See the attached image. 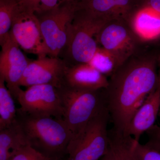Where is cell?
<instances>
[{
    "instance_id": "1",
    "label": "cell",
    "mask_w": 160,
    "mask_h": 160,
    "mask_svg": "<svg viewBox=\"0 0 160 160\" xmlns=\"http://www.w3.org/2000/svg\"><path fill=\"white\" fill-rule=\"evenodd\" d=\"M158 51L143 46L109 77L104 89L112 128L126 134L132 116L159 86Z\"/></svg>"
},
{
    "instance_id": "2",
    "label": "cell",
    "mask_w": 160,
    "mask_h": 160,
    "mask_svg": "<svg viewBox=\"0 0 160 160\" xmlns=\"http://www.w3.org/2000/svg\"><path fill=\"white\" fill-rule=\"evenodd\" d=\"M18 119L29 145L52 158L63 157L72 134L62 119L35 116L17 111Z\"/></svg>"
},
{
    "instance_id": "3",
    "label": "cell",
    "mask_w": 160,
    "mask_h": 160,
    "mask_svg": "<svg viewBox=\"0 0 160 160\" xmlns=\"http://www.w3.org/2000/svg\"><path fill=\"white\" fill-rule=\"evenodd\" d=\"M63 107L62 119L71 132L69 144L77 141L92 118L106 106L104 89L84 90L58 87Z\"/></svg>"
},
{
    "instance_id": "4",
    "label": "cell",
    "mask_w": 160,
    "mask_h": 160,
    "mask_svg": "<svg viewBox=\"0 0 160 160\" xmlns=\"http://www.w3.org/2000/svg\"><path fill=\"white\" fill-rule=\"evenodd\" d=\"M108 21L78 9L70 27L67 43L60 56L68 66L89 63L98 47L96 36Z\"/></svg>"
},
{
    "instance_id": "5",
    "label": "cell",
    "mask_w": 160,
    "mask_h": 160,
    "mask_svg": "<svg viewBox=\"0 0 160 160\" xmlns=\"http://www.w3.org/2000/svg\"><path fill=\"white\" fill-rule=\"evenodd\" d=\"M109 120L106 106L89 122L81 137L69 145L68 160H99L104 156L109 149Z\"/></svg>"
},
{
    "instance_id": "6",
    "label": "cell",
    "mask_w": 160,
    "mask_h": 160,
    "mask_svg": "<svg viewBox=\"0 0 160 160\" xmlns=\"http://www.w3.org/2000/svg\"><path fill=\"white\" fill-rule=\"evenodd\" d=\"M78 9V3L68 2L37 15L49 57H59L67 43L69 27Z\"/></svg>"
},
{
    "instance_id": "7",
    "label": "cell",
    "mask_w": 160,
    "mask_h": 160,
    "mask_svg": "<svg viewBox=\"0 0 160 160\" xmlns=\"http://www.w3.org/2000/svg\"><path fill=\"white\" fill-rule=\"evenodd\" d=\"M9 33L11 38L24 51L36 55L38 58L49 56V50L37 15L19 3L15 10Z\"/></svg>"
},
{
    "instance_id": "8",
    "label": "cell",
    "mask_w": 160,
    "mask_h": 160,
    "mask_svg": "<svg viewBox=\"0 0 160 160\" xmlns=\"http://www.w3.org/2000/svg\"><path fill=\"white\" fill-rule=\"evenodd\" d=\"M16 99L21 106L17 111L21 113L62 119V99L58 87L53 85H37L22 89Z\"/></svg>"
},
{
    "instance_id": "9",
    "label": "cell",
    "mask_w": 160,
    "mask_h": 160,
    "mask_svg": "<svg viewBox=\"0 0 160 160\" xmlns=\"http://www.w3.org/2000/svg\"><path fill=\"white\" fill-rule=\"evenodd\" d=\"M98 45L108 50L124 63L143 46L127 21L112 19L106 22L96 36Z\"/></svg>"
},
{
    "instance_id": "10",
    "label": "cell",
    "mask_w": 160,
    "mask_h": 160,
    "mask_svg": "<svg viewBox=\"0 0 160 160\" xmlns=\"http://www.w3.org/2000/svg\"><path fill=\"white\" fill-rule=\"evenodd\" d=\"M0 53V76L13 97L17 98L22 90L20 82L29 62L18 45L9 35L2 45Z\"/></svg>"
},
{
    "instance_id": "11",
    "label": "cell",
    "mask_w": 160,
    "mask_h": 160,
    "mask_svg": "<svg viewBox=\"0 0 160 160\" xmlns=\"http://www.w3.org/2000/svg\"><path fill=\"white\" fill-rule=\"evenodd\" d=\"M66 66L59 57L46 56L29 61L20 81V87L50 84L59 87Z\"/></svg>"
},
{
    "instance_id": "12",
    "label": "cell",
    "mask_w": 160,
    "mask_h": 160,
    "mask_svg": "<svg viewBox=\"0 0 160 160\" xmlns=\"http://www.w3.org/2000/svg\"><path fill=\"white\" fill-rule=\"evenodd\" d=\"M127 22L142 46L160 40V13L150 6L143 3Z\"/></svg>"
},
{
    "instance_id": "13",
    "label": "cell",
    "mask_w": 160,
    "mask_h": 160,
    "mask_svg": "<svg viewBox=\"0 0 160 160\" xmlns=\"http://www.w3.org/2000/svg\"><path fill=\"white\" fill-rule=\"evenodd\" d=\"M143 4V0H81L78 9L106 21L112 19L127 21Z\"/></svg>"
},
{
    "instance_id": "14",
    "label": "cell",
    "mask_w": 160,
    "mask_h": 160,
    "mask_svg": "<svg viewBox=\"0 0 160 160\" xmlns=\"http://www.w3.org/2000/svg\"><path fill=\"white\" fill-rule=\"evenodd\" d=\"M108 85L107 77L89 63H83L67 65L60 86L79 90H97L106 89Z\"/></svg>"
},
{
    "instance_id": "15",
    "label": "cell",
    "mask_w": 160,
    "mask_h": 160,
    "mask_svg": "<svg viewBox=\"0 0 160 160\" xmlns=\"http://www.w3.org/2000/svg\"><path fill=\"white\" fill-rule=\"evenodd\" d=\"M160 110V86L148 96L132 116L126 135L139 142L140 138L154 126Z\"/></svg>"
},
{
    "instance_id": "16",
    "label": "cell",
    "mask_w": 160,
    "mask_h": 160,
    "mask_svg": "<svg viewBox=\"0 0 160 160\" xmlns=\"http://www.w3.org/2000/svg\"><path fill=\"white\" fill-rule=\"evenodd\" d=\"M28 145L29 142L17 118L14 123L0 130V160H9L12 152Z\"/></svg>"
},
{
    "instance_id": "17",
    "label": "cell",
    "mask_w": 160,
    "mask_h": 160,
    "mask_svg": "<svg viewBox=\"0 0 160 160\" xmlns=\"http://www.w3.org/2000/svg\"><path fill=\"white\" fill-rule=\"evenodd\" d=\"M109 148L117 160H139L136 151L137 143L139 142L113 128L109 130Z\"/></svg>"
},
{
    "instance_id": "18",
    "label": "cell",
    "mask_w": 160,
    "mask_h": 160,
    "mask_svg": "<svg viewBox=\"0 0 160 160\" xmlns=\"http://www.w3.org/2000/svg\"><path fill=\"white\" fill-rule=\"evenodd\" d=\"M12 97L5 80L0 76V130L10 126L17 120V109Z\"/></svg>"
},
{
    "instance_id": "19",
    "label": "cell",
    "mask_w": 160,
    "mask_h": 160,
    "mask_svg": "<svg viewBox=\"0 0 160 160\" xmlns=\"http://www.w3.org/2000/svg\"><path fill=\"white\" fill-rule=\"evenodd\" d=\"M89 64L102 74L110 77L123 63L110 52L99 46Z\"/></svg>"
},
{
    "instance_id": "20",
    "label": "cell",
    "mask_w": 160,
    "mask_h": 160,
    "mask_svg": "<svg viewBox=\"0 0 160 160\" xmlns=\"http://www.w3.org/2000/svg\"><path fill=\"white\" fill-rule=\"evenodd\" d=\"M18 0H0V45L9 36Z\"/></svg>"
},
{
    "instance_id": "21",
    "label": "cell",
    "mask_w": 160,
    "mask_h": 160,
    "mask_svg": "<svg viewBox=\"0 0 160 160\" xmlns=\"http://www.w3.org/2000/svg\"><path fill=\"white\" fill-rule=\"evenodd\" d=\"M57 159L47 156L28 145L12 152L8 160H55Z\"/></svg>"
},
{
    "instance_id": "22",
    "label": "cell",
    "mask_w": 160,
    "mask_h": 160,
    "mask_svg": "<svg viewBox=\"0 0 160 160\" xmlns=\"http://www.w3.org/2000/svg\"><path fill=\"white\" fill-rule=\"evenodd\" d=\"M136 151L139 160H160V152L148 144L137 143Z\"/></svg>"
},
{
    "instance_id": "23",
    "label": "cell",
    "mask_w": 160,
    "mask_h": 160,
    "mask_svg": "<svg viewBox=\"0 0 160 160\" xmlns=\"http://www.w3.org/2000/svg\"><path fill=\"white\" fill-rule=\"evenodd\" d=\"M147 133L149 140L146 144L160 152V126L155 125Z\"/></svg>"
},
{
    "instance_id": "24",
    "label": "cell",
    "mask_w": 160,
    "mask_h": 160,
    "mask_svg": "<svg viewBox=\"0 0 160 160\" xmlns=\"http://www.w3.org/2000/svg\"><path fill=\"white\" fill-rule=\"evenodd\" d=\"M21 6L32 10L36 14L38 9L40 0H18Z\"/></svg>"
},
{
    "instance_id": "25",
    "label": "cell",
    "mask_w": 160,
    "mask_h": 160,
    "mask_svg": "<svg viewBox=\"0 0 160 160\" xmlns=\"http://www.w3.org/2000/svg\"><path fill=\"white\" fill-rule=\"evenodd\" d=\"M143 3L160 13V0H143Z\"/></svg>"
},
{
    "instance_id": "26",
    "label": "cell",
    "mask_w": 160,
    "mask_h": 160,
    "mask_svg": "<svg viewBox=\"0 0 160 160\" xmlns=\"http://www.w3.org/2000/svg\"><path fill=\"white\" fill-rule=\"evenodd\" d=\"M100 160H117L112 152L109 147V150L104 156L100 159Z\"/></svg>"
},
{
    "instance_id": "27",
    "label": "cell",
    "mask_w": 160,
    "mask_h": 160,
    "mask_svg": "<svg viewBox=\"0 0 160 160\" xmlns=\"http://www.w3.org/2000/svg\"><path fill=\"white\" fill-rule=\"evenodd\" d=\"M157 63L158 67V72L159 76V85L160 86V50L158 51V58H157ZM160 115V110L159 114Z\"/></svg>"
},
{
    "instance_id": "28",
    "label": "cell",
    "mask_w": 160,
    "mask_h": 160,
    "mask_svg": "<svg viewBox=\"0 0 160 160\" xmlns=\"http://www.w3.org/2000/svg\"><path fill=\"white\" fill-rule=\"evenodd\" d=\"M55 160H68V157H66V156L63 157L62 158H60L57 159Z\"/></svg>"
}]
</instances>
